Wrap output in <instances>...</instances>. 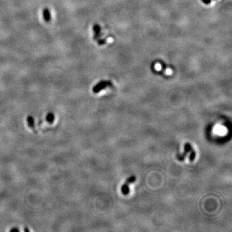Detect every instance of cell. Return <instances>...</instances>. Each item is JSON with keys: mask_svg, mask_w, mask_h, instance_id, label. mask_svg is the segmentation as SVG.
Segmentation results:
<instances>
[{"mask_svg": "<svg viewBox=\"0 0 232 232\" xmlns=\"http://www.w3.org/2000/svg\"><path fill=\"white\" fill-rule=\"evenodd\" d=\"M156 66H157V67L155 69H156L157 70H159V69H161V65H159V64H156Z\"/></svg>", "mask_w": 232, "mask_h": 232, "instance_id": "cell-3", "label": "cell"}, {"mask_svg": "<svg viewBox=\"0 0 232 232\" xmlns=\"http://www.w3.org/2000/svg\"><path fill=\"white\" fill-rule=\"evenodd\" d=\"M189 152L190 153V161H191V162H192V161L194 160L195 158V155H196L195 152L194 151V150H193L192 145H191L189 143H185V145H184V152L180 155L179 157V160L183 161L185 157L186 156L187 154L189 153Z\"/></svg>", "mask_w": 232, "mask_h": 232, "instance_id": "cell-1", "label": "cell"}, {"mask_svg": "<svg viewBox=\"0 0 232 232\" xmlns=\"http://www.w3.org/2000/svg\"><path fill=\"white\" fill-rule=\"evenodd\" d=\"M136 180V177L134 175H132L131 177L127 179V181L123 184V186L121 187V192L123 195H127L130 192V190H129V184L132 183H134Z\"/></svg>", "mask_w": 232, "mask_h": 232, "instance_id": "cell-2", "label": "cell"}]
</instances>
